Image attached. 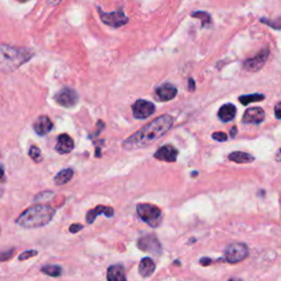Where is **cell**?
<instances>
[{
	"mask_svg": "<svg viewBox=\"0 0 281 281\" xmlns=\"http://www.w3.org/2000/svg\"><path fill=\"white\" fill-rule=\"evenodd\" d=\"M173 124L174 118L169 114H164L154 119L151 123L127 138L122 143V147L126 151H135V149L147 147L168 133Z\"/></svg>",
	"mask_w": 281,
	"mask_h": 281,
	"instance_id": "1",
	"label": "cell"
},
{
	"mask_svg": "<svg viewBox=\"0 0 281 281\" xmlns=\"http://www.w3.org/2000/svg\"><path fill=\"white\" fill-rule=\"evenodd\" d=\"M55 215V210L46 204H35L22 212L16 223L25 228H38L46 225Z\"/></svg>",
	"mask_w": 281,
	"mask_h": 281,
	"instance_id": "2",
	"label": "cell"
},
{
	"mask_svg": "<svg viewBox=\"0 0 281 281\" xmlns=\"http://www.w3.org/2000/svg\"><path fill=\"white\" fill-rule=\"evenodd\" d=\"M32 56V53L28 50H21V48H16L2 44L0 67L4 73L13 72V70L19 68L22 64L26 63Z\"/></svg>",
	"mask_w": 281,
	"mask_h": 281,
	"instance_id": "3",
	"label": "cell"
},
{
	"mask_svg": "<svg viewBox=\"0 0 281 281\" xmlns=\"http://www.w3.org/2000/svg\"><path fill=\"white\" fill-rule=\"evenodd\" d=\"M138 214L149 226L157 227L161 223V210L151 203H140L136 206Z\"/></svg>",
	"mask_w": 281,
	"mask_h": 281,
	"instance_id": "4",
	"label": "cell"
},
{
	"mask_svg": "<svg viewBox=\"0 0 281 281\" xmlns=\"http://www.w3.org/2000/svg\"><path fill=\"white\" fill-rule=\"evenodd\" d=\"M224 256L230 263L240 262L248 256V248L243 243L231 244L224 250Z\"/></svg>",
	"mask_w": 281,
	"mask_h": 281,
	"instance_id": "5",
	"label": "cell"
},
{
	"mask_svg": "<svg viewBox=\"0 0 281 281\" xmlns=\"http://www.w3.org/2000/svg\"><path fill=\"white\" fill-rule=\"evenodd\" d=\"M138 246L140 250L145 253H149L153 255H161V245L157 237L151 234L140 237L138 241Z\"/></svg>",
	"mask_w": 281,
	"mask_h": 281,
	"instance_id": "6",
	"label": "cell"
},
{
	"mask_svg": "<svg viewBox=\"0 0 281 281\" xmlns=\"http://www.w3.org/2000/svg\"><path fill=\"white\" fill-rule=\"evenodd\" d=\"M268 57H269V48L265 47L255 57L246 60L244 63V68L248 70V72H258L266 64Z\"/></svg>",
	"mask_w": 281,
	"mask_h": 281,
	"instance_id": "7",
	"label": "cell"
},
{
	"mask_svg": "<svg viewBox=\"0 0 281 281\" xmlns=\"http://www.w3.org/2000/svg\"><path fill=\"white\" fill-rule=\"evenodd\" d=\"M100 12V18L105 24L112 26V28H120V26L124 25L127 23V17L124 15L123 11H117V12H111L107 13L103 12L101 9H98Z\"/></svg>",
	"mask_w": 281,
	"mask_h": 281,
	"instance_id": "8",
	"label": "cell"
},
{
	"mask_svg": "<svg viewBox=\"0 0 281 281\" xmlns=\"http://www.w3.org/2000/svg\"><path fill=\"white\" fill-rule=\"evenodd\" d=\"M54 99L57 103L61 105V107L70 108L74 107V105L77 103L78 95L76 91L70 89V88H64V89H61L57 92L54 97Z\"/></svg>",
	"mask_w": 281,
	"mask_h": 281,
	"instance_id": "9",
	"label": "cell"
},
{
	"mask_svg": "<svg viewBox=\"0 0 281 281\" xmlns=\"http://www.w3.org/2000/svg\"><path fill=\"white\" fill-rule=\"evenodd\" d=\"M133 116L135 119H140V120H144V119H147L152 116V114L155 112V105L152 102L146 100H138L133 104Z\"/></svg>",
	"mask_w": 281,
	"mask_h": 281,
	"instance_id": "10",
	"label": "cell"
},
{
	"mask_svg": "<svg viewBox=\"0 0 281 281\" xmlns=\"http://www.w3.org/2000/svg\"><path fill=\"white\" fill-rule=\"evenodd\" d=\"M263 120H265V111L261 107H254L246 110L241 122L245 124H259Z\"/></svg>",
	"mask_w": 281,
	"mask_h": 281,
	"instance_id": "11",
	"label": "cell"
},
{
	"mask_svg": "<svg viewBox=\"0 0 281 281\" xmlns=\"http://www.w3.org/2000/svg\"><path fill=\"white\" fill-rule=\"evenodd\" d=\"M178 151L171 145H164L161 148H158L156 153L154 154V157L158 161H167V162H174L177 161Z\"/></svg>",
	"mask_w": 281,
	"mask_h": 281,
	"instance_id": "12",
	"label": "cell"
},
{
	"mask_svg": "<svg viewBox=\"0 0 281 281\" xmlns=\"http://www.w3.org/2000/svg\"><path fill=\"white\" fill-rule=\"evenodd\" d=\"M177 88L171 83H164V85L160 86L156 89V99L161 101V102H166V101L173 100L176 95H177Z\"/></svg>",
	"mask_w": 281,
	"mask_h": 281,
	"instance_id": "13",
	"label": "cell"
},
{
	"mask_svg": "<svg viewBox=\"0 0 281 281\" xmlns=\"http://www.w3.org/2000/svg\"><path fill=\"white\" fill-rule=\"evenodd\" d=\"M100 214H103L108 218H112L114 215V210L110 206H103V205H98L96 206L95 209H91L87 212L86 214V221L88 224H92L95 222L96 218Z\"/></svg>",
	"mask_w": 281,
	"mask_h": 281,
	"instance_id": "14",
	"label": "cell"
},
{
	"mask_svg": "<svg viewBox=\"0 0 281 281\" xmlns=\"http://www.w3.org/2000/svg\"><path fill=\"white\" fill-rule=\"evenodd\" d=\"M74 140L67 134H60L57 138V143L55 145V149L60 154H68L74 149Z\"/></svg>",
	"mask_w": 281,
	"mask_h": 281,
	"instance_id": "15",
	"label": "cell"
},
{
	"mask_svg": "<svg viewBox=\"0 0 281 281\" xmlns=\"http://www.w3.org/2000/svg\"><path fill=\"white\" fill-rule=\"evenodd\" d=\"M33 129L37 132L38 135H46L53 129V123L50 120V118L46 116H41L35 120L33 124Z\"/></svg>",
	"mask_w": 281,
	"mask_h": 281,
	"instance_id": "16",
	"label": "cell"
},
{
	"mask_svg": "<svg viewBox=\"0 0 281 281\" xmlns=\"http://www.w3.org/2000/svg\"><path fill=\"white\" fill-rule=\"evenodd\" d=\"M219 119L222 122H230L236 116V107L232 103H226L221 107L219 110Z\"/></svg>",
	"mask_w": 281,
	"mask_h": 281,
	"instance_id": "17",
	"label": "cell"
},
{
	"mask_svg": "<svg viewBox=\"0 0 281 281\" xmlns=\"http://www.w3.org/2000/svg\"><path fill=\"white\" fill-rule=\"evenodd\" d=\"M107 279L109 281H125V270L121 265H113L108 269Z\"/></svg>",
	"mask_w": 281,
	"mask_h": 281,
	"instance_id": "18",
	"label": "cell"
},
{
	"mask_svg": "<svg viewBox=\"0 0 281 281\" xmlns=\"http://www.w3.org/2000/svg\"><path fill=\"white\" fill-rule=\"evenodd\" d=\"M155 268L156 266L155 262L153 261V259H151L149 257H145L140 262L139 272L140 276L144 277V278H147V277L153 275V272L155 271Z\"/></svg>",
	"mask_w": 281,
	"mask_h": 281,
	"instance_id": "19",
	"label": "cell"
},
{
	"mask_svg": "<svg viewBox=\"0 0 281 281\" xmlns=\"http://www.w3.org/2000/svg\"><path fill=\"white\" fill-rule=\"evenodd\" d=\"M228 160L235 161L237 164H249L255 161V157L245 152H233L228 155Z\"/></svg>",
	"mask_w": 281,
	"mask_h": 281,
	"instance_id": "20",
	"label": "cell"
},
{
	"mask_svg": "<svg viewBox=\"0 0 281 281\" xmlns=\"http://www.w3.org/2000/svg\"><path fill=\"white\" fill-rule=\"evenodd\" d=\"M74 170L72 168H65L63 170H60L59 174L55 176L54 181L57 186H61V184L67 183L70 179L73 178Z\"/></svg>",
	"mask_w": 281,
	"mask_h": 281,
	"instance_id": "21",
	"label": "cell"
},
{
	"mask_svg": "<svg viewBox=\"0 0 281 281\" xmlns=\"http://www.w3.org/2000/svg\"><path fill=\"white\" fill-rule=\"evenodd\" d=\"M263 99H265V96L263 95H259V94L246 95V96L240 97V102L244 105H247L252 102H258V101H262Z\"/></svg>",
	"mask_w": 281,
	"mask_h": 281,
	"instance_id": "22",
	"label": "cell"
},
{
	"mask_svg": "<svg viewBox=\"0 0 281 281\" xmlns=\"http://www.w3.org/2000/svg\"><path fill=\"white\" fill-rule=\"evenodd\" d=\"M41 271L50 277H59L61 275V267L57 265H46L42 267Z\"/></svg>",
	"mask_w": 281,
	"mask_h": 281,
	"instance_id": "23",
	"label": "cell"
},
{
	"mask_svg": "<svg viewBox=\"0 0 281 281\" xmlns=\"http://www.w3.org/2000/svg\"><path fill=\"white\" fill-rule=\"evenodd\" d=\"M263 24H267L270 28L275 29V30H281V17L278 18V19L271 20V19H267V18H261L259 20Z\"/></svg>",
	"mask_w": 281,
	"mask_h": 281,
	"instance_id": "24",
	"label": "cell"
},
{
	"mask_svg": "<svg viewBox=\"0 0 281 281\" xmlns=\"http://www.w3.org/2000/svg\"><path fill=\"white\" fill-rule=\"evenodd\" d=\"M29 156L32 158L35 162H40L42 161V153L38 146H31L29 151Z\"/></svg>",
	"mask_w": 281,
	"mask_h": 281,
	"instance_id": "25",
	"label": "cell"
},
{
	"mask_svg": "<svg viewBox=\"0 0 281 281\" xmlns=\"http://www.w3.org/2000/svg\"><path fill=\"white\" fill-rule=\"evenodd\" d=\"M192 17L201 19L202 22H203V25L210 23V21H211V18L206 12H195V13H192Z\"/></svg>",
	"mask_w": 281,
	"mask_h": 281,
	"instance_id": "26",
	"label": "cell"
},
{
	"mask_svg": "<svg viewBox=\"0 0 281 281\" xmlns=\"http://www.w3.org/2000/svg\"><path fill=\"white\" fill-rule=\"evenodd\" d=\"M37 255H38L37 250H28V252L21 253L20 256H19V259H20V261H25V259L34 257V256H37Z\"/></svg>",
	"mask_w": 281,
	"mask_h": 281,
	"instance_id": "27",
	"label": "cell"
},
{
	"mask_svg": "<svg viewBox=\"0 0 281 281\" xmlns=\"http://www.w3.org/2000/svg\"><path fill=\"white\" fill-rule=\"evenodd\" d=\"M212 139L219 140V142H225L227 140V135L224 132H215V133L212 134Z\"/></svg>",
	"mask_w": 281,
	"mask_h": 281,
	"instance_id": "28",
	"label": "cell"
},
{
	"mask_svg": "<svg viewBox=\"0 0 281 281\" xmlns=\"http://www.w3.org/2000/svg\"><path fill=\"white\" fill-rule=\"evenodd\" d=\"M82 225L81 224H72V225L69 226V232L70 233H77L79 231L82 230Z\"/></svg>",
	"mask_w": 281,
	"mask_h": 281,
	"instance_id": "29",
	"label": "cell"
},
{
	"mask_svg": "<svg viewBox=\"0 0 281 281\" xmlns=\"http://www.w3.org/2000/svg\"><path fill=\"white\" fill-rule=\"evenodd\" d=\"M15 252V248H11L10 250H8V252H4L1 254V258H0V261H6L9 257H11L12 253Z\"/></svg>",
	"mask_w": 281,
	"mask_h": 281,
	"instance_id": "30",
	"label": "cell"
},
{
	"mask_svg": "<svg viewBox=\"0 0 281 281\" xmlns=\"http://www.w3.org/2000/svg\"><path fill=\"white\" fill-rule=\"evenodd\" d=\"M275 116H276L277 119H279V120H281V102L276 104V107H275Z\"/></svg>",
	"mask_w": 281,
	"mask_h": 281,
	"instance_id": "31",
	"label": "cell"
},
{
	"mask_svg": "<svg viewBox=\"0 0 281 281\" xmlns=\"http://www.w3.org/2000/svg\"><path fill=\"white\" fill-rule=\"evenodd\" d=\"M188 82H189V86H188L189 91H193V90H195V89H196V82H195V80H193L192 78H189Z\"/></svg>",
	"mask_w": 281,
	"mask_h": 281,
	"instance_id": "32",
	"label": "cell"
},
{
	"mask_svg": "<svg viewBox=\"0 0 281 281\" xmlns=\"http://www.w3.org/2000/svg\"><path fill=\"white\" fill-rule=\"evenodd\" d=\"M200 262H201L202 266H209V265H211V262H212V261H211L210 258H202L201 261H200Z\"/></svg>",
	"mask_w": 281,
	"mask_h": 281,
	"instance_id": "33",
	"label": "cell"
},
{
	"mask_svg": "<svg viewBox=\"0 0 281 281\" xmlns=\"http://www.w3.org/2000/svg\"><path fill=\"white\" fill-rule=\"evenodd\" d=\"M236 133H237V127H236V126H233L232 130H231V136H232V138H235Z\"/></svg>",
	"mask_w": 281,
	"mask_h": 281,
	"instance_id": "34",
	"label": "cell"
},
{
	"mask_svg": "<svg viewBox=\"0 0 281 281\" xmlns=\"http://www.w3.org/2000/svg\"><path fill=\"white\" fill-rule=\"evenodd\" d=\"M61 0H48V3L53 4V6H56V4H59Z\"/></svg>",
	"mask_w": 281,
	"mask_h": 281,
	"instance_id": "35",
	"label": "cell"
},
{
	"mask_svg": "<svg viewBox=\"0 0 281 281\" xmlns=\"http://www.w3.org/2000/svg\"><path fill=\"white\" fill-rule=\"evenodd\" d=\"M276 161L281 162V148L279 149V152L277 153V155H276Z\"/></svg>",
	"mask_w": 281,
	"mask_h": 281,
	"instance_id": "36",
	"label": "cell"
},
{
	"mask_svg": "<svg viewBox=\"0 0 281 281\" xmlns=\"http://www.w3.org/2000/svg\"><path fill=\"white\" fill-rule=\"evenodd\" d=\"M19 1H26V0H19Z\"/></svg>",
	"mask_w": 281,
	"mask_h": 281,
	"instance_id": "37",
	"label": "cell"
}]
</instances>
